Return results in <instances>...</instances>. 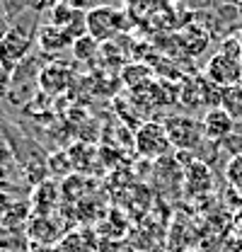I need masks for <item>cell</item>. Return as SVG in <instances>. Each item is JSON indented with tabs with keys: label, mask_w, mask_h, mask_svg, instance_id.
<instances>
[{
	"label": "cell",
	"mask_w": 242,
	"mask_h": 252,
	"mask_svg": "<svg viewBox=\"0 0 242 252\" xmlns=\"http://www.w3.org/2000/svg\"><path fill=\"white\" fill-rule=\"evenodd\" d=\"M7 90H10V73L2 70L0 65V97H7Z\"/></svg>",
	"instance_id": "obj_17"
},
{
	"label": "cell",
	"mask_w": 242,
	"mask_h": 252,
	"mask_svg": "<svg viewBox=\"0 0 242 252\" xmlns=\"http://www.w3.org/2000/svg\"><path fill=\"white\" fill-rule=\"evenodd\" d=\"M27 235L36 243H54L59 238V225L49 216H31L27 225Z\"/></svg>",
	"instance_id": "obj_12"
},
{
	"label": "cell",
	"mask_w": 242,
	"mask_h": 252,
	"mask_svg": "<svg viewBox=\"0 0 242 252\" xmlns=\"http://www.w3.org/2000/svg\"><path fill=\"white\" fill-rule=\"evenodd\" d=\"M99 41H94L90 34H85V36H80V39H75L73 41V56L78 59V61H92L94 56H97V51H99Z\"/></svg>",
	"instance_id": "obj_14"
},
{
	"label": "cell",
	"mask_w": 242,
	"mask_h": 252,
	"mask_svg": "<svg viewBox=\"0 0 242 252\" xmlns=\"http://www.w3.org/2000/svg\"><path fill=\"white\" fill-rule=\"evenodd\" d=\"M31 32H25L22 27H10L7 32H2L0 36V65L2 70H7L10 75L27 61V54L31 49Z\"/></svg>",
	"instance_id": "obj_4"
},
{
	"label": "cell",
	"mask_w": 242,
	"mask_h": 252,
	"mask_svg": "<svg viewBox=\"0 0 242 252\" xmlns=\"http://www.w3.org/2000/svg\"><path fill=\"white\" fill-rule=\"evenodd\" d=\"M162 124L167 128V136L172 141V148H177V151L191 153L206 138L204 136V122L196 119V117H189V114H172Z\"/></svg>",
	"instance_id": "obj_3"
},
{
	"label": "cell",
	"mask_w": 242,
	"mask_h": 252,
	"mask_svg": "<svg viewBox=\"0 0 242 252\" xmlns=\"http://www.w3.org/2000/svg\"><path fill=\"white\" fill-rule=\"evenodd\" d=\"M30 204L34 216H49L56 209V204H59V185L51 182V180L39 182V187L34 189V194H31Z\"/></svg>",
	"instance_id": "obj_9"
},
{
	"label": "cell",
	"mask_w": 242,
	"mask_h": 252,
	"mask_svg": "<svg viewBox=\"0 0 242 252\" xmlns=\"http://www.w3.org/2000/svg\"><path fill=\"white\" fill-rule=\"evenodd\" d=\"M225 182H228V187L242 191V153H235L228 160V165H225Z\"/></svg>",
	"instance_id": "obj_15"
},
{
	"label": "cell",
	"mask_w": 242,
	"mask_h": 252,
	"mask_svg": "<svg viewBox=\"0 0 242 252\" xmlns=\"http://www.w3.org/2000/svg\"><path fill=\"white\" fill-rule=\"evenodd\" d=\"M201 122H204V136L209 141H213V143H220V141L230 138L233 128H235V117L230 112H225L223 107L209 109Z\"/></svg>",
	"instance_id": "obj_7"
},
{
	"label": "cell",
	"mask_w": 242,
	"mask_h": 252,
	"mask_svg": "<svg viewBox=\"0 0 242 252\" xmlns=\"http://www.w3.org/2000/svg\"><path fill=\"white\" fill-rule=\"evenodd\" d=\"M70 75H73V73H70L68 63L54 61V63H49V65H44V68H41L39 88H41L44 93H49V94H59V93H63V90L68 88Z\"/></svg>",
	"instance_id": "obj_8"
},
{
	"label": "cell",
	"mask_w": 242,
	"mask_h": 252,
	"mask_svg": "<svg viewBox=\"0 0 242 252\" xmlns=\"http://www.w3.org/2000/svg\"><path fill=\"white\" fill-rule=\"evenodd\" d=\"M213 252H215V250H213Z\"/></svg>",
	"instance_id": "obj_20"
},
{
	"label": "cell",
	"mask_w": 242,
	"mask_h": 252,
	"mask_svg": "<svg viewBox=\"0 0 242 252\" xmlns=\"http://www.w3.org/2000/svg\"><path fill=\"white\" fill-rule=\"evenodd\" d=\"M88 22V34L94 41H112L114 36H119L131 27V17L126 15V10L112 7V5H94L85 15Z\"/></svg>",
	"instance_id": "obj_1"
},
{
	"label": "cell",
	"mask_w": 242,
	"mask_h": 252,
	"mask_svg": "<svg viewBox=\"0 0 242 252\" xmlns=\"http://www.w3.org/2000/svg\"><path fill=\"white\" fill-rule=\"evenodd\" d=\"M213 189V172L211 167L194 158L191 162L184 165V194L186 196H206Z\"/></svg>",
	"instance_id": "obj_6"
},
{
	"label": "cell",
	"mask_w": 242,
	"mask_h": 252,
	"mask_svg": "<svg viewBox=\"0 0 242 252\" xmlns=\"http://www.w3.org/2000/svg\"><path fill=\"white\" fill-rule=\"evenodd\" d=\"M233 235H240L242 238V209H238L233 214Z\"/></svg>",
	"instance_id": "obj_18"
},
{
	"label": "cell",
	"mask_w": 242,
	"mask_h": 252,
	"mask_svg": "<svg viewBox=\"0 0 242 252\" xmlns=\"http://www.w3.org/2000/svg\"><path fill=\"white\" fill-rule=\"evenodd\" d=\"M36 39H39V46H41L44 54H60L63 49L73 46V41H75L65 30H60V27L51 25V22L39 30Z\"/></svg>",
	"instance_id": "obj_10"
},
{
	"label": "cell",
	"mask_w": 242,
	"mask_h": 252,
	"mask_svg": "<svg viewBox=\"0 0 242 252\" xmlns=\"http://www.w3.org/2000/svg\"><path fill=\"white\" fill-rule=\"evenodd\" d=\"M206 78L213 85L228 90V88H238L242 80V59L228 56V54H213L206 63Z\"/></svg>",
	"instance_id": "obj_5"
},
{
	"label": "cell",
	"mask_w": 242,
	"mask_h": 252,
	"mask_svg": "<svg viewBox=\"0 0 242 252\" xmlns=\"http://www.w3.org/2000/svg\"><path fill=\"white\" fill-rule=\"evenodd\" d=\"M152 70L146 63H131L123 68V83L131 88V90H143L148 83H151Z\"/></svg>",
	"instance_id": "obj_13"
},
{
	"label": "cell",
	"mask_w": 242,
	"mask_h": 252,
	"mask_svg": "<svg viewBox=\"0 0 242 252\" xmlns=\"http://www.w3.org/2000/svg\"><path fill=\"white\" fill-rule=\"evenodd\" d=\"M133 148L136 153L146 160H162L172 151V141L167 136V128L162 122H143L136 128L133 136Z\"/></svg>",
	"instance_id": "obj_2"
},
{
	"label": "cell",
	"mask_w": 242,
	"mask_h": 252,
	"mask_svg": "<svg viewBox=\"0 0 242 252\" xmlns=\"http://www.w3.org/2000/svg\"><path fill=\"white\" fill-rule=\"evenodd\" d=\"M223 252H242V238L240 235H230V238L225 240Z\"/></svg>",
	"instance_id": "obj_16"
},
{
	"label": "cell",
	"mask_w": 242,
	"mask_h": 252,
	"mask_svg": "<svg viewBox=\"0 0 242 252\" xmlns=\"http://www.w3.org/2000/svg\"><path fill=\"white\" fill-rule=\"evenodd\" d=\"M235 5H238V15H240V22H242V0H238Z\"/></svg>",
	"instance_id": "obj_19"
},
{
	"label": "cell",
	"mask_w": 242,
	"mask_h": 252,
	"mask_svg": "<svg viewBox=\"0 0 242 252\" xmlns=\"http://www.w3.org/2000/svg\"><path fill=\"white\" fill-rule=\"evenodd\" d=\"M209 39H211L209 30L204 25H199V22H191L186 30L180 32V44L184 49V54H189V56L204 54L209 49Z\"/></svg>",
	"instance_id": "obj_11"
}]
</instances>
